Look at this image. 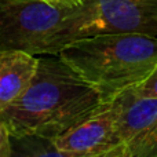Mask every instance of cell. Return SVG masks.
<instances>
[{"instance_id":"obj_9","label":"cell","mask_w":157,"mask_h":157,"mask_svg":"<svg viewBox=\"0 0 157 157\" xmlns=\"http://www.w3.org/2000/svg\"><path fill=\"white\" fill-rule=\"evenodd\" d=\"M121 157H157V121L144 134L119 147Z\"/></svg>"},{"instance_id":"obj_11","label":"cell","mask_w":157,"mask_h":157,"mask_svg":"<svg viewBox=\"0 0 157 157\" xmlns=\"http://www.w3.org/2000/svg\"><path fill=\"white\" fill-rule=\"evenodd\" d=\"M0 157H11V135L0 121Z\"/></svg>"},{"instance_id":"obj_13","label":"cell","mask_w":157,"mask_h":157,"mask_svg":"<svg viewBox=\"0 0 157 157\" xmlns=\"http://www.w3.org/2000/svg\"><path fill=\"white\" fill-rule=\"evenodd\" d=\"M105 157H121V155L119 153V149H116V150H113L112 153H109V155H106Z\"/></svg>"},{"instance_id":"obj_7","label":"cell","mask_w":157,"mask_h":157,"mask_svg":"<svg viewBox=\"0 0 157 157\" xmlns=\"http://www.w3.org/2000/svg\"><path fill=\"white\" fill-rule=\"evenodd\" d=\"M39 57L24 51H0V110L18 99L32 83Z\"/></svg>"},{"instance_id":"obj_5","label":"cell","mask_w":157,"mask_h":157,"mask_svg":"<svg viewBox=\"0 0 157 157\" xmlns=\"http://www.w3.org/2000/svg\"><path fill=\"white\" fill-rule=\"evenodd\" d=\"M65 157H105L120 147L112 101L62 135L52 139Z\"/></svg>"},{"instance_id":"obj_10","label":"cell","mask_w":157,"mask_h":157,"mask_svg":"<svg viewBox=\"0 0 157 157\" xmlns=\"http://www.w3.org/2000/svg\"><path fill=\"white\" fill-rule=\"evenodd\" d=\"M136 91L146 97H157V65L155 71L150 73V76L145 81H142L139 86H135Z\"/></svg>"},{"instance_id":"obj_3","label":"cell","mask_w":157,"mask_h":157,"mask_svg":"<svg viewBox=\"0 0 157 157\" xmlns=\"http://www.w3.org/2000/svg\"><path fill=\"white\" fill-rule=\"evenodd\" d=\"M108 33L157 36V0H83L55 36L50 55L77 39Z\"/></svg>"},{"instance_id":"obj_12","label":"cell","mask_w":157,"mask_h":157,"mask_svg":"<svg viewBox=\"0 0 157 157\" xmlns=\"http://www.w3.org/2000/svg\"><path fill=\"white\" fill-rule=\"evenodd\" d=\"M48 2L61 3V4L69 6V7H76V6H80L81 3H83V0H48Z\"/></svg>"},{"instance_id":"obj_8","label":"cell","mask_w":157,"mask_h":157,"mask_svg":"<svg viewBox=\"0 0 157 157\" xmlns=\"http://www.w3.org/2000/svg\"><path fill=\"white\" fill-rule=\"evenodd\" d=\"M11 157H65L43 136H11Z\"/></svg>"},{"instance_id":"obj_1","label":"cell","mask_w":157,"mask_h":157,"mask_svg":"<svg viewBox=\"0 0 157 157\" xmlns=\"http://www.w3.org/2000/svg\"><path fill=\"white\" fill-rule=\"evenodd\" d=\"M106 101L58 55L39 57L25 92L0 110L11 136L54 139L98 110Z\"/></svg>"},{"instance_id":"obj_6","label":"cell","mask_w":157,"mask_h":157,"mask_svg":"<svg viewBox=\"0 0 157 157\" xmlns=\"http://www.w3.org/2000/svg\"><path fill=\"white\" fill-rule=\"evenodd\" d=\"M120 146L144 134L157 121V97H146L135 87L112 98Z\"/></svg>"},{"instance_id":"obj_2","label":"cell","mask_w":157,"mask_h":157,"mask_svg":"<svg viewBox=\"0 0 157 157\" xmlns=\"http://www.w3.org/2000/svg\"><path fill=\"white\" fill-rule=\"evenodd\" d=\"M58 57L90 83L105 101L139 86L157 65V36L108 33L77 39Z\"/></svg>"},{"instance_id":"obj_4","label":"cell","mask_w":157,"mask_h":157,"mask_svg":"<svg viewBox=\"0 0 157 157\" xmlns=\"http://www.w3.org/2000/svg\"><path fill=\"white\" fill-rule=\"evenodd\" d=\"M76 7L48 0H0V51L50 55L55 36Z\"/></svg>"}]
</instances>
